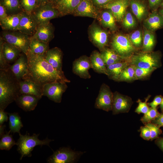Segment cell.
<instances>
[{"instance_id": "cell-1", "label": "cell", "mask_w": 163, "mask_h": 163, "mask_svg": "<svg viewBox=\"0 0 163 163\" xmlns=\"http://www.w3.org/2000/svg\"><path fill=\"white\" fill-rule=\"evenodd\" d=\"M45 54H35L29 49L26 55L28 72L24 78L43 86L55 82H70V81L66 78L62 70L56 69L46 60Z\"/></svg>"}, {"instance_id": "cell-2", "label": "cell", "mask_w": 163, "mask_h": 163, "mask_svg": "<svg viewBox=\"0 0 163 163\" xmlns=\"http://www.w3.org/2000/svg\"><path fill=\"white\" fill-rule=\"evenodd\" d=\"M21 95L19 81L9 69L0 71V110L8 106Z\"/></svg>"}, {"instance_id": "cell-3", "label": "cell", "mask_w": 163, "mask_h": 163, "mask_svg": "<svg viewBox=\"0 0 163 163\" xmlns=\"http://www.w3.org/2000/svg\"><path fill=\"white\" fill-rule=\"evenodd\" d=\"M39 134L34 133L30 136L27 133L24 135L21 133L19 135V138L16 142L17 145V151L21 155L20 160L24 157H31V152L36 146L46 145L50 147L49 144L50 142L53 140L50 139L46 138L43 140H40L38 138Z\"/></svg>"}, {"instance_id": "cell-4", "label": "cell", "mask_w": 163, "mask_h": 163, "mask_svg": "<svg viewBox=\"0 0 163 163\" xmlns=\"http://www.w3.org/2000/svg\"><path fill=\"white\" fill-rule=\"evenodd\" d=\"M129 65L136 67L148 69H157L161 66L160 57L157 53L143 52L133 54L126 61Z\"/></svg>"}, {"instance_id": "cell-5", "label": "cell", "mask_w": 163, "mask_h": 163, "mask_svg": "<svg viewBox=\"0 0 163 163\" xmlns=\"http://www.w3.org/2000/svg\"><path fill=\"white\" fill-rule=\"evenodd\" d=\"M1 36L4 41L16 47L27 55L29 49L30 36L18 31L3 30Z\"/></svg>"}, {"instance_id": "cell-6", "label": "cell", "mask_w": 163, "mask_h": 163, "mask_svg": "<svg viewBox=\"0 0 163 163\" xmlns=\"http://www.w3.org/2000/svg\"><path fill=\"white\" fill-rule=\"evenodd\" d=\"M111 45L112 49L124 60H128L135 50L130 40L126 37L121 34L117 35L113 37Z\"/></svg>"}, {"instance_id": "cell-7", "label": "cell", "mask_w": 163, "mask_h": 163, "mask_svg": "<svg viewBox=\"0 0 163 163\" xmlns=\"http://www.w3.org/2000/svg\"><path fill=\"white\" fill-rule=\"evenodd\" d=\"M30 14L38 25L60 16L56 7L49 2L38 6Z\"/></svg>"}, {"instance_id": "cell-8", "label": "cell", "mask_w": 163, "mask_h": 163, "mask_svg": "<svg viewBox=\"0 0 163 163\" xmlns=\"http://www.w3.org/2000/svg\"><path fill=\"white\" fill-rule=\"evenodd\" d=\"M84 153L76 152L69 148L63 147L54 152L47 160L49 163H74Z\"/></svg>"}, {"instance_id": "cell-9", "label": "cell", "mask_w": 163, "mask_h": 163, "mask_svg": "<svg viewBox=\"0 0 163 163\" xmlns=\"http://www.w3.org/2000/svg\"><path fill=\"white\" fill-rule=\"evenodd\" d=\"M67 88L65 82H55L46 83L43 85V96L55 102L60 103L62 94Z\"/></svg>"}, {"instance_id": "cell-10", "label": "cell", "mask_w": 163, "mask_h": 163, "mask_svg": "<svg viewBox=\"0 0 163 163\" xmlns=\"http://www.w3.org/2000/svg\"><path fill=\"white\" fill-rule=\"evenodd\" d=\"M113 93L110 87L105 83L101 85L95 103V107L107 112L112 110Z\"/></svg>"}, {"instance_id": "cell-11", "label": "cell", "mask_w": 163, "mask_h": 163, "mask_svg": "<svg viewBox=\"0 0 163 163\" xmlns=\"http://www.w3.org/2000/svg\"><path fill=\"white\" fill-rule=\"evenodd\" d=\"M88 34L91 42L100 51L106 48L108 43V34L98 25L92 23L89 27Z\"/></svg>"}, {"instance_id": "cell-12", "label": "cell", "mask_w": 163, "mask_h": 163, "mask_svg": "<svg viewBox=\"0 0 163 163\" xmlns=\"http://www.w3.org/2000/svg\"><path fill=\"white\" fill-rule=\"evenodd\" d=\"M132 98L129 96L116 91L113 93L112 111L113 115L128 113L133 104Z\"/></svg>"}, {"instance_id": "cell-13", "label": "cell", "mask_w": 163, "mask_h": 163, "mask_svg": "<svg viewBox=\"0 0 163 163\" xmlns=\"http://www.w3.org/2000/svg\"><path fill=\"white\" fill-rule=\"evenodd\" d=\"M97 7L91 0H81L74 10V16L85 17L98 20L100 13Z\"/></svg>"}, {"instance_id": "cell-14", "label": "cell", "mask_w": 163, "mask_h": 163, "mask_svg": "<svg viewBox=\"0 0 163 163\" xmlns=\"http://www.w3.org/2000/svg\"><path fill=\"white\" fill-rule=\"evenodd\" d=\"M91 68H92V66L90 57L86 55L80 57L73 62V72L82 78L89 79L91 78L89 72Z\"/></svg>"}, {"instance_id": "cell-15", "label": "cell", "mask_w": 163, "mask_h": 163, "mask_svg": "<svg viewBox=\"0 0 163 163\" xmlns=\"http://www.w3.org/2000/svg\"><path fill=\"white\" fill-rule=\"evenodd\" d=\"M38 25L30 13L22 11L18 31L32 36L35 33Z\"/></svg>"}, {"instance_id": "cell-16", "label": "cell", "mask_w": 163, "mask_h": 163, "mask_svg": "<svg viewBox=\"0 0 163 163\" xmlns=\"http://www.w3.org/2000/svg\"><path fill=\"white\" fill-rule=\"evenodd\" d=\"M21 94H30L41 99L43 96V86L27 78L19 81Z\"/></svg>"}, {"instance_id": "cell-17", "label": "cell", "mask_w": 163, "mask_h": 163, "mask_svg": "<svg viewBox=\"0 0 163 163\" xmlns=\"http://www.w3.org/2000/svg\"><path fill=\"white\" fill-rule=\"evenodd\" d=\"M9 69L18 81L24 78L28 72L26 55L23 53L21 54L14 64L10 65Z\"/></svg>"}, {"instance_id": "cell-18", "label": "cell", "mask_w": 163, "mask_h": 163, "mask_svg": "<svg viewBox=\"0 0 163 163\" xmlns=\"http://www.w3.org/2000/svg\"><path fill=\"white\" fill-rule=\"evenodd\" d=\"M40 41L49 43L54 37V28L50 22L39 24L35 34L32 36Z\"/></svg>"}, {"instance_id": "cell-19", "label": "cell", "mask_w": 163, "mask_h": 163, "mask_svg": "<svg viewBox=\"0 0 163 163\" xmlns=\"http://www.w3.org/2000/svg\"><path fill=\"white\" fill-rule=\"evenodd\" d=\"M129 3V0H113L102 8L109 10L115 19L118 21H120L124 17Z\"/></svg>"}, {"instance_id": "cell-20", "label": "cell", "mask_w": 163, "mask_h": 163, "mask_svg": "<svg viewBox=\"0 0 163 163\" xmlns=\"http://www.w3.org/2000/svg\"><path fill=\"white\" fill-rule=\"evenodd\" d=\"M0 49L3 55L8 63L15 61L19 57L21 51L19 49L4 41L2 38H0Z\"/></svg>"}, {"instance_id": "cell-21", "label": "cell", "mask_w": 163, "mask_h": 163, "mask_svg": "<svg viewBox=\"0 0 163 163\" xmlns=\"http://www.w3.org/2000/svg\"><path fill=\"white\" fill-rule=\"evenodd\" d=\"M40 99L34 95L23 94L18 96L15 101L18 105L24 110L30 111L35 109Z\"/></svg>"}, {"instance_id": "cell-22", "label": "cell", "mask_w": 163, "mask_h": 163, "mask_svg": "<svg viewBox=\"0 0 163 163\" xmlns=\"http://www.w3.org/2000/svg\"><path fill=\"white\" fill-rule=\"evenodd\" d=\"M62 52L57 47L49 49L45 54L46 60L59 70L62 71Z\"/></svg>"}, {"instance_id": "cell-23", "label": "cell", "mask_w": 163, "mask_h": 163, "mask_svg": "<svg viewBox=\"0 0 163 163\" xmlns=\"http://www.w3.org/2000/svg\"><path fill=\"white\" fill-rule=\"evenodd\" d=\"M129 65L126 60H123L107 66V75L110 79L118 82L125 68Z\"/></svg>"}, {"instance_id": "cell-24", "label": "cell", "mask_w": 163, "mask_h": 163, "mask_svg": "<svg viewBox=\"0 0 163 163\" xmlns=\"http://www.w3.org/2000/svg\"><path fill=\"white\" fill-rule=\"evenodd\" d=\"M21 12L8 15L5 19L0 21V26L3 30L18 31Z\"/></svg>"}, {"instance_id": "cell-25", "label": "cell", "mask_w": 163, "mask_h": 163, "mask_svg": "<svg viewBox=\"0 0 163 163\" xmlns=\"http://www.w3.org/2000/svg\"><path fill=\"white\" fill-rule=\"evenodd\" d=\"M81 0H61L55 6L60 16L72 14Z\"/></svg>"}, {"instance_id": "cell-26", "label": "cell", "mask_w": 163, "mask_h": 163, "mask_svg": "<svg viewBox=\"0 0 163 163\" xmlns=\"http://www.w3.org/2000/svg\"><path fill=\"white\" fill-rule=\"evenodd\" d=\"M90 59L92 69L96 72L107 75V66L102 58L100 53L97 50L91 54Z\"/></svg>"}, {"instance_id": "cell-27", "label": "cell", "mask_w": 163, "mask_h": 163, "mask_svg": "<svg viewBox=\"0 0 163 163\" xmlns=\"http://www.w3.org/2000/svg\"><path fill=\"white\" fill-rule=\"evenodd\" d=\"M145 25L151 30H155L163 26V17L156 12L151 14L146 20Z\"/></svg>"}, {"instance_id": "cell-28", "label": "cell", "mask_w": 163, "mask_h": 163, "mask_svg": "<svg viewBox=\"0 0 163 163\" xmlns=\"http://www.w3.org/2000/svg\"><path fill=\"white\" fill-rule=\"evenodd\" d=\"M103 61L107 66L123 60L119 55L112 49L105 48L100 51Z\"/></svg>"}, {"instance_id": "cell-29", "label": "cell", "mask_w": 163, "mask_h": 163, "mask_svg": "<svg viewBox=\"0 0 163 163\" xmlns=\"http://www.w3.org/2000/svg\"><path fill=\"white\" fill-rule=\"evenodd\" d=\"M106 9L100 13L98 20L104 27L114 30L116 29L115 18L112 12L109 9Z\"/></svg>"}, {"instance_id": "cell-30", "label": "cell", "mask_w": 163, "mask_h": 163, "mask_svg": "<svg viewBox=\"0 0 163 163\" xmlns=\"http://www.w3.org/2000/svg\"><path fill=\"white\" fill-rule=\"evenodd\" d=\"M49 50V43L40 41L30 36L29 50L32 53L36 54H44Z\"/></svg>"}, {"instance_id": "cell-31", "label": "cell", "mask_w": 163, "mask_h": 163, "mask_svg": "<svg viewBox=\"0 0 163 163\" xmlns=\"http://www.w3.org/2000/svg\"><path fill=\"white\" fill-rule=\"evenodd\" d=\"M0 4L5 8L8 15L18 14L23 11L20 0H0Z\"/></svg>"}, {"instance_id": "cell-32", "label": "cell", "mask_w": 163, "mask_h": 163, "mask_svg": "<svg viewBox=\"0 0 163 163\" xmlns=\"http://www.w3.org/2000/svg\"><path fill=\"white\" fill-rule=\"evenodd\" d=\"M9 116V126L11 133L20 134V130L23 125L21 117L17 113H8Z\"/></svg>"}, {"instance_id": "cell-33", "label": "cell", "mask_w": 163, "mask_h": 163, "mask_svg": "<svg viewBox=\"0 0 163 163\" xmlns=\"http://www.w3.org/2000/svg\"><path fill=\"white\" fill-rule=\"evenodd\" d=\"M135 66L129 65L123 70L118 82H131L136 80Z\"/></svg>"}, {"instance_id": "cell-34", "label": "cell", "mask_w": 163, "mask_h": 163, "mask_svg": "<svg viewBox=\"0 0 163 163\" xmlns=\"http://www.w3.org/2000/svg\"><path fill=\"white\" fill-rule=\"evenodd\" d=\"M129 3L133 13L139 20H141L146 13V9L145 6L136 0H131Z\"/></svg>"}, {"instance_id": "cell-35", "label": "cell", "mask_w": 163, "mask_h": 163, "mask_svg": "<svg viewBox=\"0 0 163 163\" xmlns=\"http://www.w3.org/2000/svg\"><path fill=\"white\" fill-rule=\"evenodd\" d=\"M154 35L150 31L146 30L144 32L143 43V52H151L155 45Z\"/></svg>"}, {"instance_id": "cell-36", "label": "cell", "mask_w": 163, "mask_h": 163, "mask_svg": "<svg viewBox=\"0 0 163 163\" xmlns=\"http://www.w3.org/2000/svg\"><path fill=\"white\" fill-rule=\"evenodd\" d=\"M10 131L6 132L0 137V149L2 150H9L14 145H16L11 135H10Z\"/></svg>"}, {"instance_id": "cell-37", "label": "cell", "mask_w": 163, "mask_h": 163, "mask_svg": "<svg viewBox=\"0 0 163 163\" xmlns=\"http://www.w3.org/2000/svg\"><path fill=\"white\" fill-rule=\"evenodd\" d=\"M20 1L23 11L29 13H31L38 6L37 0H20Z\"/></svg>"}, {"instance_id": "cell-38", "label": "cell", "mask_w": 163, "mask_h": 163, "mask_svg": "<svg viewBox=\"0 0 163 163\" xmlns=\"http://www.w3.org/2000/svg\"><path fill=\"white\" fill-rule=\"evenodd\" d=\"M160 114L158 111L157 108L149 107L148 111L140 119L141 121L144 125L151 122L155 119Z\"/></svg>"}, {"instance_id": "cell-39", "label": "cell", "mask_w": 163, "mask_h": 163, "mask_svg": "<svg viewBox=\"0 0 163 163\" xmlns=\"http://www.w3.org/2000/svg\"><path fill=\"white\" fill-rule=\"evenodd\" d=\"M135 67V74L136 80L144 79L149 76L157 69L155 68L145 69Z\"/></svg>"}, {"instance_id": "cell-40", "label": "cell", "mask_w": 163, "mask_h": 163, "mask_svg": "<svg viewBox=\"0 0 163 163\" xmlns=\"http://www.w3.org/2000/svg\"><path fill=\"white\" fill-rule=\"evenodd\" d=\"M150 97V95H148L144 102L142 101L140 99H138L137 102L138 103V105L135 110L136 113L139 114L141 113L145 114L148 111L149 107L148 106L147 102Z\"/></svg>"}, {"instance_id": "cell-41", "label": "cell", "mask_w": 163, "mask_h": 163, "mask_svg": "<svg viewBox=\"0 0 163 163\" xmlns=\"http://www.w3.org/2000/svg\"><path fill=\"white\" fill-rule=\"evenodd\" d=\"M145 125L147 126L149 129L151 133L150 140H152L157 138L162 132L160 127L152 123H148Z\"/></svg>"}, {"instance_id": "cell-42", "label": "cell", "mask_w": 163, "mask_h": 163, "mask_svg": "<svg viewBox=\"0 0 163 163\" xmlns=\"http://www.w3.org/2000/svg\"><path fill=\"white\" fill-rule=\"evenodd\" d=\"M123 24V26L127 29L132 28L135 26V20L130 13L127 12L124 16Z\"/></svg>"}, {"instance_id": "cell-43", "label": "cell", "mask_w": 163, "mask_h": 163, "mask_svg": "<svg viewBox=\"0 0 163 163\" xmlns=\"http://www.w3.org/2000/svg\"><path fill=\"white\" fill-rule=\"evenodd\" d=\"M130 40L134 46L136 47L140 46L142 41L141 32L137 30L133 32L130 36Z\"/></svg>"}, {"instance_id": "cell-44", "label": "cell", "mask_w": 163, "mask_h": 163, "mask_svg": "<svg viewBox=\"0 0 163 163\" xmlns=\"http://www.w3.org/2000/svg\"><path fill=\"white\" fill-rule=\"evenodd\" d=\"M140 136L144 139L149 140L150 139L151 133L149 128L146 126H142L140 128Z\"/></svg>"}, {"instance_id": "cell-45", "label": "cell", "mask_w": 163, "mask_h": 163, "mask_svg": "<svg viewBox=\"0 0 163 163\" xmlns=\"http://www.w3.org/2000/svg\"><path fill=\"white\" fill-rule=\"evenodd\" d=\"M163 98L161 95L156 96L152 102L148 104V106L152 108H156L160 104Z\"/></svg>"}, {"instance_id": "cell-46", "label": "cell", "mask_w": 163, "mask_h": 163, "mask_svg": "<svg viewBox=\"0 0 163 163\" xmlns=\"http://www.w3.org/2000/svg\"><path fill=\"white\" fill-rule=\"evenodd\" d=\"M98 8H102L104 6L113 0H91Z\"/></svg>"}, {"instance_id": "cell-47", "label": "cell", "mask_w": 163, "mask_h": 163, "mask_svg": "<svg viewBox=\"0 0 163 163\" xmlns=\"http://www.w3.org/2000/svg\"><path fill=\"white\" fill-rule=\"evenodd\" d=\"M151 123L156 125L159 127H163V112Z\"/></svg>"}, {"instance_id": "cell-48", "label": "cell", "mask_w": 163, "mask_h": 163, "mask_svg": "<svg viewBox=\"0 0 163 163\" xmlns=\"http://www.w3.org/2000/svg\"><path fill=\"white\" fill-rule=\"evenodd\" d=\"M8 113L4 110H0V125H3L5 122L7 121L8 117Z\"/></svg>"}, {"instance_id": "cell-49", "label": "cell", "mask_w": 163, "mask_h": 163, "mask_svg": "<svg viewBox=\"0 0 163 163\" xmlns=\"http://www.w3.org/2000/svg\"><path fill=\"white\" fill-rule=\"evenodd\" d=\"M6 10L4 6L0 4V21L8 16Z\"/></svg>"}, {"instance_id": "cell-50", "label": "cell", "mask_w": 163, "mask_h": 163, "mask_svg": "<svg viewBox=\"0 0 163 163\" xmlns=\"http://www.w3.org/2000/svg\"><path fill=\"white\" fill-rule=\"evenodd\" d=\"M150 7L154 8L158 6L161 3L162 0H148Z\"/></svg>"}, {"instance_id": "cell-51", "label": "cell", "mask_w": 163, "mask_h": 163, "mask_svg": "<svg viewBox=\"0 0 163 163\" xmlns=\"http://www.w3.org/2000/svg\"><path fill=\"white\" fill-rule=\"evenodd\" d=\"M156 144L163 151V137L158 138L155 141Z\"/></svg>"}, {"instance_id": "cell-52", "label": "cell", "mask_w": 163, "mask_h": 163, "mask_svg": "<svg viewBox=\"0 0 163 163\" xmlns=\"http://www.w3.org/2000/svg\"><path fill=\"white\" fill-rule=\"evenodd\" d=\"M5 125H0V137L5 133L4 129L5 127Z\"/></svg>"}, {"instance_id": "cell-53", "label": "cell", "mask_w": 163, "mask_h": 163, "mask_svg": "<svg viewBox=\"0 0 163 163\" xmlns=\"http://www.w3.org/2000/svg\"><path fill=\"white\" fill-rule=\"evenodd\" d=\"M38 6L49 2V0H37Z\"/></svg>"}, {"instance_id": "cell-54", "label": "cell", "mask_w": 163, "mask_h": 163, "mask_svg": "<svg viewBox=\"0 0 163 163\" xmlns=\"http://www.w3.org/2000/svg\"><path fill=\"white\" fill-rule=\"evenodd\" d=\"M61 0H49V2L51 3L55 6Z\"/></svg>"}, {"instance_id": "cell-55", "label": "cell", "mask_w": 163, "mask_h": 163, "mask_svg": "<svg viewBox=\"0 0 163 163\" xmlns=\"http://www.w3.org/2000/svg\"><path fill=\"white\" fill-rule=\"evenodd\" d=\"M160 107L161 111L163 112V98L162 99L160 105Z\"/></svg>"}, {"instance_id": "cell-56", "label": "cell", "mask_w": 163, "mask_h": 163, "mask_svg": "<svg viewBox=\"0 0 163 163\" xmlns=\"http://www.w3.org/2000/svg\"><path fill=\"white\" fill-rule=\"evenodd\" d=\"M160 14L163 17V7L161 9L160 11Z\"/></svg>"}, {"instance_id": "cell-57", "label": "cell", "mask_w": 163, "mask_h": 163, "mask_svg": "<svg viewBox=\"0 0 163 163\" xmlns=\"http://www.w3.org/2000/svg\"><path fill=\"white\" fill-rule=\"evenodd\" d=\"M161 6L162 7H163V2H162V3L161 4Z\"/></svg>"}]
</instances>
